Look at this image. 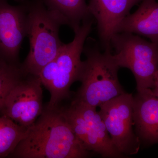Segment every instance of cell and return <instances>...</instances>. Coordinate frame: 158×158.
Returning a JSON list of instances; mask_svg holds the SVG:
<instances>
[{"label": "cell", "instance_id": "14", "mask_svg": "<svg viewBox=\"0 0 158 158\" xmlns=\"http://www.w3.org/2000/svg\"><path fill=\"white\" fill-rule=\"evenodd\" d=\"M29 128L19 125L6 116L0 117V158L10 156L27 136Z\"/></svg>", "mask_w": 158, "mask_h": 158}, {"label": "cell", "instance_id": "13", "mask_svg": "<svg viewBox=\"0 0 158 158\" xmlns=\"http://www.w3.org/2000/svg\"><path fill=\"white\" fill-rule=\"evenodd\" d=\"M51 11L59 13L67 21L74 31L84 20L92 17L85 0H41Z\"/></svg>", "mask_w": 158, "mask_h": 158}, {"label": "cell", "instance_id": "4", "mask_svg": "<svg viewBox=\"0 0 158 158\" xmlns=\"http://www.w3.org/2000/svg\"><path fill=\"white\" fill-rule=\"evenodd\" d=\"M94 19L89 18L82 22L74 31L73 40L63 43L56 56L42 69L38 77L42 85L49 91L51 97L46 108L55 109L63 100L69 97V89L78 81L83 61L81 55L87 37L92 30Z\"/></svg>", "mask_w": 158, "mask_h": 158}, {"label": "cell", "instance_id": "1", "mask_svg": "<svg viewBox=\"0 0 158 158\" xmlns=\"http://www.w3.org/2000/svg\"><path fill=\"white\" fill-rule=\"evenodd\" d=\"M90 152L82 146L59 106L45 108L9 157L85 158Z\"/></svg>", "mask_w": 158, "mask_h": 158}, {"label": "cell", "instance_id": "5", "mask_svg": "<svg viewBox=\"0 0 158 158\" xmlns=\"http://www.w3.org/2000/svg\"><path fill=\"white\" fill-rule=\"evenodd\" d=\"M158 44L129 33H116L111 38L113 58L119 68L132 72L138 92L150 89L158 94Z\"/></svg>", "mask_w": 158, "mask_h": 158}, {"label": "cell", "instance_id": "8", "mask_svg": "<svg viewBox=\"0 0 158 158\" xmlns=\"http://www.w3.org/2000/svg\"><path fill=\"white\" fill-rule=\"evenodd\" d=\"M39 77L26 75L9 93L0 113L23 127H31L42 114L43 90Z\"/></svg>", "mask_w": 158, "mask_h": 158}, {"label": "cell", "instance_id": "12", "mask_svg": "<svg viewBox=\"0 0 158 158\" xmlns=\"http://www.w3.org/2000/svg\"><path fill=\"white\" fill-rule=\"evenodd\" d=\"M135 12L121 21L116 33L136 34L158 44V4L156 0H142Z\"/></svg>", "mask_w": 158, "mask_h": 158}, {"label": "cell", "instance_id": "9", "mask_svg": "<svg viewBox=\"0 0 158 158\" xmlns=\"http://www.w3.org/2000/svg\"><path fill=\"white\" fill-rule=\"evenodd\" d=\"M19 3L11 6L7 0H0V58L16 64H20V49L27 35V12Z\"/></svg>", "mask_w": 158, "mask_h": 158}, {"label": "cell", "instance_id": "10", "mask_svg": "<svg viewBox=\"0 0 158 158\" xmlns=\"http://www.w3.org/2000/svg\"><path fill=\"white\" fill-rule=\"evenodd\" d=\"M142 0H90L88 10L95 19L101 44L103 48H109L112 37L118 25L133 6Z\"/></svg>", "mask_w": 158, "mask_h": 158}, {"label": "cell", "instance_id": "7", "mask_svg": "<svg viewBox=\"0 0 158 158\" xmlns=\"http://www.w3.org/2000/svg\"><path fill=\"white\" fill-rule=\"evenodd\" d=\"M132 94L125 92L99 106V113L114 147L124 156L138 153L141 141L133 131Z\"/></svg>", "mask_w": 158, "mask_h": 158}, {"label": "cell", "instance_id": "2", "mask_svg": "<svg viewBox=\"0 0 158 158\" xmlns=\"http://www.w3.org/2000/svg\"><path fill=\"white\" fill-rule=\"evenodd\" d=\"M27 12L30 50L23 63L27 74L38 77L42 69L56 56L63 44L59 37V28L66 25L63 16L48 9L41 0H16Z\"/></svg>", "mask_w": 158, "mask_h": 158}, {"label": "cell", "instance_id": "15", "mask_svg": "<svg viewBox=\"0 0 158 158\" xmlns=\"http://www.w3.org/2000/svg\"><path fill=\"white\" fill-rule=\"evenodd\" d=\"M27 75L22 64L10 63L0 58V110L10 91Z\"/></svg>", "mask_w": 158, "mask_h": 158}, {"label": "cell", "instance_id": "3", "mask_svg": "<svg viewBox=\"0 0 158 158\" xmlns=\"http://www.w3.org/2000/svg\"><path fill=\"white\" fill-rule=\"evenodd\" d=\"M83 52L87 58L79 76L82 84L72 103L97 108L125 93L118 81L119 67L111 47L102 52L97 44L88 43L84 45Z\"/></svg>", "mask_w": 158, "mask_h": 158}, {"label": "cell", "instance_id": "6", "mask_svg": "<svg viewBox=\"0 0 158 158\" xmlns=\"http://www.w3.org/2000/svg\"><path fill=\"white\" fill-rule=\"evenodd\" d=\"M82 146L104 158L126 157L114 147L96 108L72 103L69 107H59Z\"/></svg>", "mask_w": 158, "mask_h": 158}, {"label": "cell", "instance_id": "11", "mask_svg": "<svg viewBox=\"0 0 158 158\" xmlns=\"http://www.w3.org/2000/svg\"><path fill=\"white\" fill-rule=\"evenodd\" d=\"M158 94L150 89L133 97V123L140 141L152 145L158 142Z\"/></svg>", "mask_w": 158, "mask_h": 158}]
</instances>
